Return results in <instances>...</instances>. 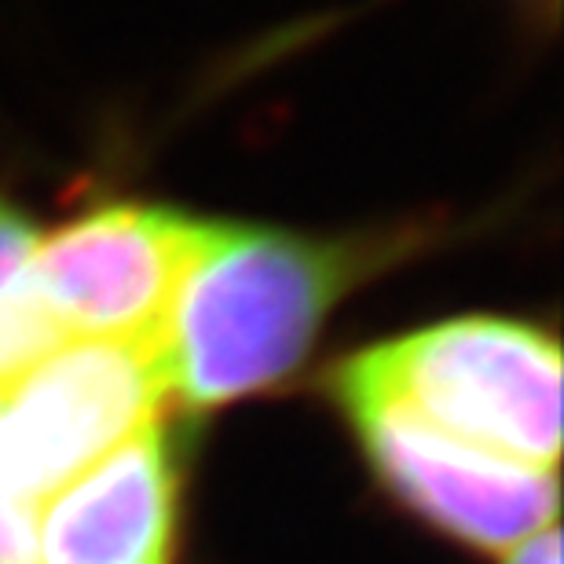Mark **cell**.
<instances>
[{"label": "cell", "mask_w": 564, "mask_h": 564, "mask_svg": "<svg viewBox=\"0 0 564 564\" xmlns=\"http://www.w3.org/2000/svg\"><path fill=\"white\" fill-rule=\"evenodd\" d=\"M386 250L367 239L213 224L158 334L169 397L209 411L279 386L308 356L334 304L386 264Z\"/></svg>", "instance_id": "obj_1"}, {"label": "cell", "mask_w": 564, "mask_h": 564, "mask_svg": "<svg viewBox=\"0 0 564 564\" xmlns=\"http://www.w3.org/2000/svg\"><path fill=\"white\" fill-rule=\"evenodd\" d=\"M337 403L403 408L491 455L557 469L561 345L513 319H451L392 337L330 370Z\"/></svg>", "instance_id": "obj_2"}, {"label": "cell", "mask_w": 564, "mask_h": 564, "mask_svg": "<svg viewBox=\"0 0 564 564\" xmlns=\"http://www.w3.org/2000/svg\"><path fill=\"white\" fill-rule=\"evenodd\" d=\"M169 381L158 341L70 337L0 386V473L22 510L158 425Z\"/></svg>", "instance_id": "obj_3"}, {"label": "cell", "mask_w": 564, "mask_h": 564, "mask_svg": "<svg viewBox=\"0 0 564 564\" xmlns=\"http://www.w3.org/2000/svg\"><path fill=\"white\" fill-rule=\"evenodd\" d=\"M213 220L158 206H107L70 220L30 257V279L66 337L158 341Z\"/></svg>", "instance_id": "obj_4"}, {"label": "cell", "mask_w": 564, "mask_h": 564, "mask_svg": "<svg viewBox=\"0 0 564 564\" xmlns=\"http://www.w3.org/2000/svg\"><path fill=\"white\" fill-rule=\"evenodd\" d=\"M386 488L444 535L510 554L557 524V469L491 455L375 400L341 403Z\"/></svg>", "instance_id": "obj_5"}, {"label": "cell", "mask_w": 564, "mask_h": 564, "mask_svg": "<svg viewBox=\"0 0 564 564\" xmlns=\"http://www.w3.org/2000/svg\"><path fill=\"white\" fill-rule=\"evenodd\" d=\"M176 502V444L151 425L41 506L33 564H169Z\"/></svg>", "instance_id": "obj_6"}, {"label": "cell", "mask_w": 564, "mask_h": 564, "mask_svg": "<svg viewBox=\"0 0 564 564\" xmlns=\"http://www.w3.org/2000/svg\"><path fill=\"white\" fill-rule=\"evenodd\" d=\"M33 250H37V231H33V224L0 195V293L26 272Z\"/></svg>", "instance_id": "obj_7"}, {"label": "cell", "mask_w": 564, "mask_h": 564, "mask_svg": "<svg viewBox=\"0 0 564 564\" xmlns=\"http://www.w3.org/2000/svg\"><path fill=\"white\" fill-rule=\"evenodd\" d=\"M0 564H33V513L22 510L0 473Z\"/></svg>", "instance_id": "obj_8"}, {"label": "cell", "mask_w": 564, "mask_h": 564, "mask_svg": "<svg viewBox=\"0 0 564 564\" xmlns=\"http://www.w3.org/2000/svg\"><path fill=\"white\" fill-rule=\"evenodd\" d=\"M506 564H561V528L550 524L543 532L528 535L506 554Z\"/></svg>", "instance_id": "obj_9"}]
</instances>
